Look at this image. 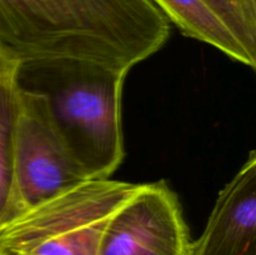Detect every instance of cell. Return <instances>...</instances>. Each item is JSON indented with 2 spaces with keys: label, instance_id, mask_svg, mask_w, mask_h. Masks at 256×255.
<instances>
[{
  "label": "cell",
  "instance_id": "cell-10",
  "mask_svg": "<svg viewBox=\"0 0 256 255\" xmlns=\"http://www.w3.org/2000/svg\"><path fill=\"white\" fill-rule=\"evenodd\" d=\"M19 65L20 62L0 44V82H14Z\"/></svg>",
  "mask_w": 256,
  "mask_h": 255
},
{
  "label": "cell",
  "instance_id": "cell-7",
  "mask_svg": "<svg viewBox=\"0 0 256 255\" xmlns=\"http://www.w3.org/2000/svg\"><path fill=\"white\" fill-rule=\"evenodd\" d=\"M186 36L216 48L235 62L255 69L252 54L205 0H152Z\"/></svg>",
  "mask_w": 256,
  "mask_h": 255
},
{
  "label": "cell",
  "instance_id": "cell-2",
  "mask_svg": "<svg viewBox=\"0 0 256 255\" xmlns=\"http://www.w3.org/2000/svg\"><path fill=\"white\" fill-rule=\"evenodd\" d=\"M129 70L75 59L20 62L15 82L44 98L85 179H109L124 160L122 98Z\"/></svg>",
  "mask_w": 256,
  "mask_h": 255
},
{
  "label": "cell",
  "instance_id": "cell-6",
  "mask_svg": "<svg viewBox=\"0 0 256 255\" xmlns=\"http://www.w3.org/2000/svg\"><path fill=\"white\" fill-rule=\"evenodd\" d=\"M190 255H256V152L220 192Z\"/></svg>",
  "mask_w": 256,
  "mask_h": 255
},
{
  "label": "cell",
  "instance_id": "cell-3",
  "mask_svg": "<svg viewBox=\"0 0 256 255\" xmlns=\"http://www.w3.org/2000/svg\"><path fill=\"white\" fill-rule=\"evenodd\" d=\"M142 184L88 179L0 222V255H96L112 215Z\"/></svg>",
  "mask_w": 256,
  "mask_h": 255
},
{
  "label": "cell",
  "instance_id": "cell-1",
  "mask_svg": "<svg viewBox=\"0 0 256 255\" xmlns=\"http://www.w3.org/2000/svg\"><path fill=\"white\" fill-rule=\"evenodd\" d=\"M169 35L152 0H0V44L19 62L75 59L130 72Z\"/></svg>",
  "mask_w": 256,
  "mask_h": 255
},
{
  "label": "cell",
  "instance_id": "cell-5",
  "mask_svg": "<svg viewBox=\"0 0 256 255\" xmlns=\"http://www.w3.org/2000/svg\"><path fill=\"white\" fill-rule=\"evenodd\" d=\"M182 205L165 182L142 184L109 219L96 255H190Z\"/></svg>",
  "mask_w": 256,
  "mask_h": 255
},
{
  "label": "cell",
  "instance_id": "cell-4",
  "mask_svg": "<svg viewBox=\"0 0 256 255\" xmlns=\"http://www.w3.org/2000/svg\"><path fill=\"white\" fill-rule=\"evenodd\" d=\"M82 180L88 179L55 129L44 98L15 82L12 186L2 222Z\"/></svg>",
  "mask_w": 256,
  "mask_h": 255
},
{
  "label": "cell",
  "instance_id": "cell-8",
  "mask_svg": "<svg viewBox=\"0 0 256 255\" xmlns=\"http://www.w3.org/2000/svg\"><path fill=\"white\" fill-rule=\"evenodd\" d=\"M14 112L15 80L0 82V222L6 210L12 186Z\"/></svg>",
  "mask_w": 256,
  "mask_h": 255
},
{
  "label": "cell",
  "instance_id": "cell-9",
  "mask_svg": "<svg viewBox=\"0 0 256 255\" xmlns=\"http://www.w3.org/2000/svg\"><path fill=\"white\" fill-rule=\"evenodd\" d=\"M249 52L256 54V0H205Z\"/></svg>",
  "mask_w": 256,
  "mask_h": 255
}]
</instances>
